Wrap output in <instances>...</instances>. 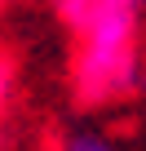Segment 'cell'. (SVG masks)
Here are the masks:
<instances>
[{
  "mask_svg": "<svg viewBox=\"0 0 146 151\" xmlns=\"http://www.w3.org/2000/svg\"><path fill=\"white\" fill-rule=\"evenodd\" d=\"M80 40L71 58V93L80 107H115L133 98L142 0H89L84 18L71 31Z\"/></svg>",
  "mask_w": 146,
  "mask_h": 151,
  "instance_id": "obj_1",
  "label": "cell"
},
{
  "mask_svg": "<svg viewBox=\"0 0 146 151\" xmlns=\"http://www.w3.org/2000/svg\"><path fill=\"white\" fill-rule=\"evenodd\" d=\"M62 151H120V147L111 138H102V133H71Z\"/></svg>",
  "mask_w": 146,
  "mask_h": 151,
  "instance_id": "obj_2",
  "label": "cell"
},
{
  "mask_svg": "<svg viewBox=\"0 0 146 151\" xmlns=\"http://www.w3.org/2000/svg\"><path fill=\"white\" fill-rule=\"evenodd\" d=\"M133 93H142V98H146V67H137V80H133Z\"/></svg>",
  "mask_w": 146,
  "mask_h": 151,
  "instance_id": "obj_3",
  "label": "cell"
}]
</instances>
